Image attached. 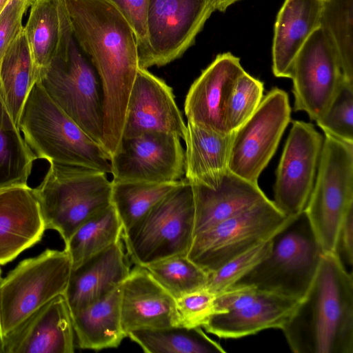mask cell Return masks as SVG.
Returning a JSON list of instances; mask_svg holds the SVG:
<instances>
[{"label": "cell", "instance_id": "obj_1", "mask_svg": "<svg viewBox=\"0 0 353 353\" xmlns=\"http://www.w3.org/2000/svg\"><path fill=\"white\" fill-rule=\"evenodd\" d=\"M63 2L72 35L102 82V145L111 157L121 143L128 101L139 67L136 37L125 17L105 0Z\"/></svg>", "mask_w": 353, "mask_h": 353}, {"label": "cell", "instance_id": "obj_2", "mask_svg": "<svg viewBox=\"0 0 353 353\" xmlns=\"http://www.w3.org/2000/svg\"><path fill=\"white\" fill-rule=\"evenodd\" d=\"M281 330L294 353H353V276L334 252L323 253L314 278Z\"/></svg>", "mask_w": 353, "mask_h": 353}, {"label": "cell", "instance_id": "obj_3", "mask_svg": "<svg viewBox=\"0 0 353 353\" xmlns=\"http://www.w3.org/2000/svg\"><path fill=\"white\" fill-rule=\"evenodd\" d=\"M23 138L37 159L111 172L110 156L48 96L37 81L19 122Z\"/></svg>", "mask_w": 353, "mask_h": 353}, {"label": "cell", "instance_id": "obj_4", "mask_svg": "<svg viewBox=\"0 0 353 353\" xmlns=\"http://www.w3.org/2000/svg\"><path fill=\"white\" fill-rule=\"evenodd\" d=\"M49 163L33 190L46 230L57 231L66 244L85 221L111 205L112 181L97 170Z\"/></svg>", "mask_w": 353, "mask_h": 353}, {"label": "cell", "instance_id": "obj_5", "mask_svg": "<svg viewBox=\"0 0 353 353\" xmlns=\"http://www.w3.org/2000/svg\"><path fill=\"white\" fill-rule=\"evenodd\" d=\"M323 254L303 212L273 236L267 256L236 283L301 300L314 278Z\"/></svg>", "mask_w": 353, "mask_h": 353}, {"label": "cell", "instance_id": "obj_6", "mask_svg": "<svg viewBox=\"0 0 353 353\" xmlns=\"http://www.w3.org/2000/svg\"><path fill=\"white\" fill-rule=\"evenodd\" d=\"M37 81L69 117L102 145V82L90 59L81 50L74 37L68 50L57 55L39 73Z\"/></svg>", "mask_w": 353, "mask_h": 353}, {"label": "cell", "instance_id": "obj_7", "mask_svg": "<svg viewBox=\"0 0 353 353\" xmlns=\"http://www.w3.org/2000/svg\"><path fill=\"white\" fill-rule=\"evenodd\" d=\"M324 134L314 187L303 212L325 253L334 252L340 225L353 206V143Z\"/></svg>", "mask_w": 353, "mask_h": 353}, {"label": "cell", "instance_id": "obj_8", "mask_svg": "<svg viewBox=\"0 0 353 353\" xmlns=\"http://www.w3.org/2000/svg\"><path fill=\"white\" fill-rule=\"evenodd\" d=\"M194 228L192 188L185 178L122 237L132 261L143 267L174 254H187Z\"/></svg>", "mask_w": 353, "mask_h": 353}, {"label": "cell", "instance_id": "obj_9", "mask_svg": "<svg viewBox=\"0 0 353 353\" xmlns=\"http://www.w3.org/2000/svg\"><path fill=\"white\" fill-rule=\"evenodd\" d=\"M71 270V259L65 249H47L21 261L5 278H1L3 336L51 299L64 294Z\"/></svg>", "mask_w": 353, "mask_h": 353}, {"label": "cell", "instance_id": "obj_10", "mask_svg": "<svg viewBox=\"0 0 353 353\" xmlns=\"http://www.w3.org/2000/svg\"><path fill=\"white\" fill-rule=\"evenodd\" d=\"M292 218L268 199L196 234L187 256L209 274L272 238Z\"/></svg>", "mask_w": 353, "mask_h": 353}, {"label": "cell", "instance_id": "obj_11", "mask_svg": "<svg viewBox=\"0 0 353 353\" xmlns=\"http://www.w3.org/2000/svg\"><path fill=\"white\" fill-rule=\"evenodd\" d=\"M300 300L236 283L216 294V313L203 326L221 339H240L282 329Z\"/></svg>", "mask_w": 353, "mask_h": 353}, {"label": "cell", "instance_id": "obj_12", "mask_svg": "<svg viewBox=\"0 0 353 353\" xmlns=\"http://www.w3.org/2000/svg\"><path fill=\"white\" fill-rule=\"evenodd\" d=\"M216 6V0H148L147 45L139 67L163 66L181 57Z\"/></svg>", "mask_w": 353, "mask_h": 353}, {"label": "cell", "instance_id": "obj_13", "mask_svg": "<svg viewBox=\"0 0 353 353\" xmlns=\"http://www.w3.org/2000/svg\"><path fill=\"white\" fill-rule=\"evenodd\" d=\"M290 78L294 111H304L316 122L321 119L345 81L338 50L325 28L315 30L301 48Z\"/></svg>", "mask_w": 353, "mask_h": 353}, {"label": "cell", "instance_id": "obj_14", "mask_svg": "<svg viewBox=\"0 0 353 353\" xmlns=\"http://www.w3.org/2000/svg\"><path fill=\"white\" fill-rule=\"evenodd\" d=\"M291 121L288 93L274 88L252 115L235 130L228 170L254 183L274 154Z\"/></svg>", "mask_w": 353, "mask_h": 353}, {"label": "cell", "instance_id": "obj_15", "mask_svg": "<svg viewBox=\"0 0 353 353\" xmlns=\"http://www.w3.org/2000/svg\"><path fill=\"white\" fill-rule=\"evenodd\" d=\"M324 137L312 123L292 121L276 172L275 205L285 216L302 213L313 189Z\"/></svg>", "mask_w": 353, "mask_h": 353}, {"label": "cell", "instance_id": "obj_16", "mask_svg": "<svg viewBox=\"0 0 353 353\" xmlns=\"http://www.w3.org/2000/svg\"><path fill=\"white\" fill-rule=\"evenodd\" d=\"M110 165L114 181L173 182L185 174V152L177 136L148 132L122 137Z\"/></svg>", "mask_w": 353, "mask_h": 353}, {"label": "cell", "instance_id": "obj_17", "mask_svg": "<svg viewBox=\"0 0 353 353\" xmlns=\"http://www.w3.org/2000/svg\"><path fill=\"white\" fill-rule=\"evenodd\" d=\"M185 130L172 89L147 69L139 67L128 101L122 137L161 132L184 139Z\"/></svg>", "mask_w": 353, "mask_h": 353}, {"label": "cell", "instance_id": "obj_18", "mask_svg": "<svg viewBox=\"0 0 353 353\" xmlns=\"http://www.w3.org/2000/svg\"><path fill=\"white\" fill-rule=\"evenodd\" d=\"M120 314L126 336L137 330L179 326L176 299L139 265L120 285Z\"/></svg>", "mask_w": 353, "mask_h": 353}, {"label": "cell", "instance_id": "obj_19", "mask_svg": "<svg viewBox=\"0 0 353 353\" xmlns=\"http://www.w3.org/2000/svg\"><path fill=\"white\" fill-rule=\"evenodd\" d=\"M3 337L4 353L74 352V328L64 295L51 299Z\"/></svg>", "mask_w": 353, "mask_h": 353}, {"label": "cell", "instance_id": "obj_20", "mask_svg": "<svg viewBox=\"0 0 353 353\" xmlns=\"http://www.w3.org/2000/svg\"><path fill=\"white\" fill-rule=\"evenodd\" d=\"M240 59L220 54L202 71L186 95L188 121L219 132H228L224 116L227 101L236 79L244 72Z\"/></svg>", "mask_w": 353, "mask_h": 353}, {"label": "cell", "instance_id": "obj_21", "mask_svg": "<svg viewBox=\"0 0 353 353\" xmlns=\"http://www.w3.org/2000/svg\"><path fill=\"white\" fill-rule=\"evenodd\" d=\"M130 270L121 240L72 268L63 294L70 313L105 298Z\"/></svg>", "mask_w": 353, "mask_h": 353}, {"label": "cell", "instance_id": "obj_22", "mask_svg": "<svg viewBox=\"0 0 353 353\" xmlns=\"http://www.w3.org/2000/svg\"><path fill=\"white\" fill-rule=\"evenodd\" d=\"M45 230L32 188H0V265L38 243Z\"/></svg>", "mask_w": 353, "mask_h": 353}, {"label": "cell", "instance_id": "obj_23", "mask_svg": "<svg viewBox=\"0 0 353 353\" xmlns=\"http://www.w3.org/2000/svg\"><path fill=\"white\" fill-rule=\"evenodd\" d=\"M191 185L194 205V236L268 199L258 183L229 170L215 188L198 183Z\"/></svg>", "mask_w": 353, "mask_h": 353}, {"label": "cell", "instance_id": "obj_24", "mask_svg": "<svg viewBox=\"0 0 353 353\" xmlns=\"http://www.w3.org/2000/svg\"><path fill=\"white\" fill-rule=\"evenodd\" d=\"M323 1L285 0L274 25L272 72L290 78L292 63L312 33L321 26Z\"/></svg>", "mask_w": 353, "mask_h": 353}, {"label": "cell", "instance_id": "obj_25", "mask_svg": "<svg viewBox=\"0 0 353 353\" xmlns=\"http://www.w3.org/2000/svg\"><path fill=\"white\" fill-rule=\"evenodd\" d=\"M30 6L24 31L37 81L57 55L68 51L73 35L63 0H31Z\"/></svg>", "mask_w": 353, "mask_h": 353}, {"label": "cell", "instance_id": "obj_26", "mask_svg": "<svg viewBox=\"0 0 353 353\" xmlns=\"http://www.w3.org/2000/svg\"><path fill=\"white\" fill-rule=\"evenodd\" d=\"M234 131L219 132L188 121L185 176L190 183L215 188L228 170Z\"/></svg>", "mask_w": 353, "mask_h": 353}, {"label": "cell", "instance_id": "obj_27", "mask_svg": "<svg viewBox=\"0 0 353 353\" xmlns=\"http://www.w3.org/2000/svg\"><path fill=\"white\" fill-rule=\"evenodd\" d=\"M71 317L81 349L117 347L126 336L121 322L120 286L105 298L71 313Z\"/></svg>", "mask_w": 353, "mask_h": 353}, {"label": "cell", "instance_id": "obj_28", "mask_svg": "<svg viewBox=\"0 0 353 353\" xmlns=\"http://www.w3.org/2000/svg\"><path fill=\"white\" fill-rule=\"evenodd\" d=\"M36 82V70L23 27L8 47L0 65L3 97L18 128L23 105Z\"/></svg>", "mask_w": 353, "mask_h": 353}, {"label": "cell", "instance_id": "obj_29", "mask_svg": "<svg viewBox=\"0 0 353 353\" xmlns=\"http://www.w3.org/2000/svg\"><path fill=\"white\" fill-rule=\"evenodd\" d=\"M36 159L8 110L0 86V188L28 185Z\"/></svg>", "mask_w": 353, "mask_h": 353}, {"label": "cell", "instance_id": "obj_30", "mask_svg": "<svg viewBox=\"0 0 353 353\" xmlns=\"http://www.w3.org/2000/svg\"><path fill=\"white\" fill-rule=\"evenodd\" d=\"M148 353H224L222 346L207 336L201 327L173 326L141 329L127 334Z\"/></svg>", "mask_w": 353, "mask_h": 353}, {"label": "cell", "instance_id": "obj_31", "mask_svg": "<svg viewBox=\"0 0 353 353\" xmlns=\"http://www.w3.org/2000/svg\"><path fill=\"white\" fill-rule=\"evenodd\" d=\"M181 180L161 183L112 180L111 204L122 224V234L137 225Z\"/></svg>", "mask_w": 353, "mask_h": 353}, {"label": "cell", "instance_id": "obj_32", "mask_svg": "<svg viewBox=\"0 0 353 353\" xmlns=\"http://www.w3.org/2000/svg\"><path fill=\"white\" fill-rule=\"evenodd\" d=\"M123 227L112 205L85 221L65 244L72 268L121 240Z\"/></svg>", "mask_w": 353, "mask_h": 353}, {"label": "cell", "instance_id": "obj_33", "mask_svg": "<svg viewBox=\"0 0 353 353\" xmlns=\"http://www.w3.org/2000/svg\"><path fill=\"white\" fill-rule=\"evenodd\" d=\"M143 267L176 300L206 285L208 274L185 254L170 256Z\"/></svg>", "mask_w": 353, "mask_h": 353}, {"label": "cell", "instance_id": "obj_34", "mask_svg": "<svg viewBox=\"0 0 353 353\" xmlns=\"http://www.w3.org/2000/svg\"><path fill=\"white\" fill-rule=\"evenodd\" d=\"M353 0L323 1L321 26L331 35L339 52L342 72L353 84Z\"/></svg>", "mask_w": 353, "mask_h": 353}, {"label": "cell", "instance_id": "obj_35", "mask_svg": "<svg viewBox=\"0 0 353 353\" xmlns=\"http://www.w3.org/2000/svg\"><path fill=\"white\" fill-rule=\"evenodd\" d=\"M263 83L244 71L236 80L225 110L228 132L237 130L255 112L263 97Z\"/></svg>", "mask_w": 353, "mask_h": 353}, {"label": "cell", "instance_id": "obj_36", "mask_svg": "<svg viewBox=\"0 0 353 353\" xmlns=\"http://www.w3.org/2000/svg\"><path fill=\"white\" fill-rule=\"evenodd\" d=\"M272 237L245 251L215 271L208 274L205 288L218 294L236 284L267 256L271 249Z\"/></svg>", "mask_w": 353, "mask_h": 353}, {"label": "cell", "instance_id": "obj_37", "mask_svg": "<svg viewBox=\"0 0 353 353\" xmlns=\"http://www.w3.org/2000/svg\"><path fill=\"white\" fill-rule=\"evenodd\" d=\"M316 123L324 132L353 143V84L345 81L325 114Z\"/></svg>", "mask_w": 353, "mask_h": 353}, {"label": "cell", "instance_id": "obj_38", "mask_svg": "<svg viewBox=\"0 0 353 353\" xmlns=\"http://www.w3.org/2000/svg\"><path fill=\"white\" fill-rule=\"evenodd\" d=\"M216 296L205 288L176 299L179 326L203 327L216 314Z\"/></svg>", "mask_w": 353, "mask_h": 353}, {"label": "cell", "instance_id": "obj_39", "mask_svg": "<svg viewBox=\"0 0 353 353\" xmlns=\"http://www.w3.org/2000/svg\"><path fill=\"white\" fill-rule=\"evenodd\" d=\"M31 0H10L0 13V65L12 42L21 30L23 16Z\"/></svg>", "mask_w": 353, "mask_h": 353}, {"label": "cell", "instance_id": "obj_40", "mask_svg": "<svg viewBox=\"0 0 353 353\" xmlns=\"http://www.w3.org/2000/svg\"><path fill=\"white\" fill-rule=\"evenodd\" d=\"M113 5L130 24L137 39L139 57L147 45L146 12L148 0H105Z\"/></svg>", "mask_w": 353, "mask_h": 353}, {"label": "cell", "instance_id": "obj_41", "mask_svg": "<svg viewBox=\"0 0 353 353\" xmlns=\"http://www.w3.org/2000/svg\"><path fill=\"white\" fill-rule=\"evenodd\" d=\"M334 252L346 268L347 266L352 268L353 263V206L347 210L340 225Z\"/></svg>", "mask_w": 353, "mask_h": 353}, {"label": "cell", "instance_id": "obj_42", "mask_svg": "<svg viewBox=\"0 0 353 353\" xmlns=\"http://www.w3.org/2000/svg\"><path fill=\"white\" fill-rule=\"evenodd\" d=\"M239 0H216V10L224 12L230 5Z\"/></svg>", "mask_w": 353, "mask_h": 353}, {"label": "cell", "instance_id": "obj_43", "mask_svg": "<svg viewBox=\"0 0 353 353\" xmlns=\"http://www.w3.org/2000/svg\"><path fill=\"white\" fill-rule=\"evenodd\" d=\"M1 267H0V279L1 278ZM0 353H4V352H3V334H2L1 327V322H0Z\"/></svg>", "mask_w": 353, "mask_h": 353}, {"label": "cell", "instance_id": "obj_44", "mask_svg": "<svg viewBox=\"0 0 353 353\" xmlns=\"http://www.w3.org/2000/svg\"><path fill=\"white\" fill-rule=\"evenodd\" d=\"M9 1L10 0H0V13Z\"/></svg>", "mask_w": 353, "mask_h": 353}, {"label": "cell", "instance_id": "obj_45", "mask_svg": "<svg viewBox=\"0 0 353 353\" xmlns=\"http://www.w3.org/2000/svg\"><path fill=\"white\" fill-rule=\"evenodd\" d=\"M321 1H327V0H321Z\"/></svg>", "mask_w": 353, "mask_h": 353}]
</instances>
